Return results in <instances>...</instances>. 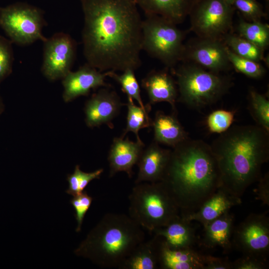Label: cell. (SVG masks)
<instances>
[{
  "instance_id": "cell-1",
  "label": "cell",
  "mask_w": 269,
  "mask_h": 269,
  "mask_svg": "<svg viewBox=\"0 0 269 269\" xmlns=\"http://www.w3.org/2000/svg\"><path fill=\"white\" fill-rule=\"evenodd\" d=\"M87 63L101 72L135 70L141 64L142 21L134 0H80Z\"/></svg>"
},
{
  "instance_id": "cell-2",
  "label": "cell",
  "mask_w": 269,
  "mask_h": 269,
  "mask_svg": "<svg viewBox=\"0 0 269 269\" xmlns=\"http://www.w3.org/2000/svg\"><path fill=\"white\" fill-rule=\"evenodd\" d=\"M161 182L181 215L197 211L222 185L211 145L188 138L172 148Z\"/></svg>"
},
{
  "instance_id": "cell-3",
  "label": "cell",
  "mask_w": 269,
  "mask_h": 269,
  "mask_svg": "<svg viewBox=\"0 0 269 269\" xmlns=\"http://www.w3.org/2000/svg\"><path fill=\"white\" fill-rule=\"evenodd\" d=\"M222 178V187L241 198L261 177L269 159V132L257 125L234 126L210 145Z\"/></svg>"
},
{
  "instance_id": "cell-4",
  "label": "cell",
  "mask_w": 269,
  "mask_h": 269,
  "mask_svg": "<svg viewBox=\"0 0 269 269\" xmlns=\"http://www.w3.org/2000/svg\"><path fill=\"white\" fill-rule=\"evenodd\" d=\"M145 239L142 228L129 216L108 213L74 251L102 268H118Z\"/></svg>"
},
{
  "instance_id": "cell-5",
  "label": "cell",
  "mask_w": 269,
  "mask_h": 269,
  "mask_svg": "<svg viewBox=\"0 0 269 269\" xmlns=\"http://www.w3.org/2000/svg\"><path fill=\"white\" fill-rule=\"evenodd\" d=\"M171 70L176 77L177 102L193 109L216 103L232 86L230 77L208 71L195 64L182 62Z\"/></svg>"
},
{
  "instance_id": "cell-6",
  "label": "cell",
  "mask_w": 269,
  "mask_h": 269,
  "mask_svg": "<svg viewBox=\"0 0 269 269\" xmlns=\"http://www.w3.org/2000/svg\"><path fill=\"white\" fill-rule=\"evenodd\" d=\"M129 200V216L150 232L180 215L177 205L161 181L135 184Z\"/></svg>"
},
{
  "instance_id": "cell-7",
  "label": "cell",
  "mask_w": 269,
  "mask_h": 269,
  "mask_svg": "<svg viewBox=\"0 0 269 269\" xmlns=\"http://www.w3.org/2000/svg\"><path fill=\"white\" fill-rule=\"evenodd\" d=\"M160 15H146L142 21L141 49L172 69L182 61L187 30Z\"/></svg>"
},
{
  "instance_id": "cell-8",
  "label": "cell",
  "mask_w": 269,
  "mask_h": 269,
  "mask_svg": "<svg viewBox=\"0 0 269 269\" xmlns=\"http://www.w3.org/2000/svg\"><path fill=\"white\" fill-rule=\"evenodd\" d=\"M45 25L42 11L33 6L18 2L0 7V27L17 45L43 42L46 38L42 31Z\"/></svg>"
},
{
  "instance_id": "cell-9",
  "label": "cell",
  "mask_w": 269,
  "mask_h": 269,
  "mask_svg": "<svg viewBox=\"0 0 269 269\" xmlns=\"http://www.w3.org/2000/svg\"><path fill=\"white\" fill-rule=\"evenodd\" d=\"M235 8L225 0H198L188 16L198 37L223 39L231 32Z\"/></svg>"
},
{
  "instance_id": "cell-10",
  "label": "cell",
  "mask_w": 269,
  "mask_h": 269,
  "mask_svg": "<svg viewBox=\"0 0 269 269\" xmlns=\"http://www.w3.org/2000/svg\"><path fill=\"white\" fill-rule=\"evenodd\" d=\"M232 245L242 252L267 260L269 251V218L265 214L252 213L236 228Z\"/></svg>"
},
{
  "instance_id": "cell-11",
  "label": "cell",
  "mask_w": 269,
  "mask_h": 269,
  "mask_svg": "<svg viewBox=\"0 0 269 269\" xmlns=\"http://www.w3.org/2000/svg\"><path fill=\"white\" fill-rule=\"evenodd\" d=\"M42 71L50 80L63 79L71 71L76 54L77 44L71 36L58 32L43 41Z\"/></svg>"
},
{
  "instance_id": "cell-12",
  "label": "cell",
  "mask_w": 269,
  "mask_h": 269,
  "mask_svg": "<svg viewBox=\"0 0 269 269\" xmlns=\"http://www.w3.org/2000/svg\"><path fill=\"white\" fill-rule=\"evenodd\" d=\"M227 49L223 39L197 36L185 44L181 62L192 63L208 71L221 73L232 67Z\"/></svg>"
},
{
  "instance_id": "cell-13",
  "label": "cell",
  "mask_w": 269,
  "mask_h": 269,
  "mask_svg": "<svg viewBox=\"0 0 269 269\" xmlns=\"http://www.w3.org/2000/svg\"><path fill=\"white\" fill-rule=\"evenodd\" d=\"M109 87L100 89L94 94L85 104V114L86 125L90 128L103 124L112 129V120L119 114L123 104L115 91Z\"/></svg>"
},
{
  "instance_id": "cell-14",
  "label": "cell",
  "mask_w": 269,
  "mask_h": 269,
  "mask_svg": "<svg viewBox=\"0 0 269 269\" xmlns=\"http://www.w3.org/2000/svg\"><path fill=\"white\" fill-rule=\"evenodd\" d=\"M107 73H102L88 63L75 72L70 71L63 78V98L68 102L81 96H87L91 90L100 87H110L105 82Z\"/></svg>"
},
{
  "instance_id": "cell-15",
  "label": "cell",
  "mask_w": 269,
  "mask_h": 269,
  "mask_svg": "<svg viewBox=\"0 0 269 269\" xmlns=\"http://www.w3.org/2000/svg\"><path fill=\"white\" fill-rule=\"evenodd\" d=\"M144 148L142 141L134 142L128 137H114L108 156L110 177L119 172H125L132 178L133 168L137 164Z\"/></svg>"
},
{
  "instance_id": "cell-16",
  "label": "cell",
  "mask_w": 269,
  "mask_h": 269,
  "mask_svg": "<svg viewBox=\"0 0 269 269\" xmlns=\"http://www.w3.org/2000/svg\"><path fill=\"white\" fill-rule=\"evenodd\" d=\"M171 149L161 147L153 140L144 148L137 163L135 184L161 181L168 163Z\"/></svg>"
},
{
  "instance_id": "cell-17",
  "label": "cell",
  "mask_w": 269,
  "mask_h": 269,
  "mask_svg": "<svg viewBox=\"0 0 269 269\" xmlns=\"http://www.w3.org/2000/svg\"><path fill=\"white\" fill-rule=\"evenodd\" d=\"M168 69L165 67L163 70H151L141 80V85L147 94L148 104L151 105L166 102L171 105L173 112L177 113V86Z\"/></svg>"
},
{
  "instance_id": "cell-18",
  "label": "cell",
  "mask_w": 269,
  "mask_h": 269,
  "mask_svg": "<svg viewBox=\"0 0 269 269\" xmlns=\"http://www.w3.org/2000/svg\"><path fill=\"white\" fill-rule=\"evenodd\" d=\"M241 202V198L232 195L220 187L197 211L182 216L190 221L199 222L204 226L229 211L232 207L240 204Z\"/></svg>"
},
{
  "instance_id": "cell-19",
  "label": "cell",
  "mask_w": 269,
  "mask_h": 269,
  "mask_svg": "<svg viewBox=\"0 0 269 269\" xmlns=\"http://www.w3.org/2000/svg\"><path fill=\"white\" fill-rule=\"evenodd\" d=\"M145 15L162 16L176 24L183 22L198 0H134Z\"/></svg>"
},
{
  "instance_id": "cell-20",
  "label": "cell",
  "mask_w": 269,
  "mask_h": 269,
  "mask_svg": "<svg viewBox=\"0 0 269 269\" xmlns=\"http://www.w3.org/2000/svg\"><path fill=\"white\" fill-rule=\"evenodd\" d=\"M190 221L179 215L165 226L152 233L160 237L171 249L192 248L196 242L195 231Z\"/></svg>"
},
{
  "instance_id": "cell-21",
  "label": "cell",
  "mask_w": 269,
  "mask_h": 269,
  "mask_svg": "<svg viewBox=\"0 0 269 269\" xmlns=\"http://www.w3.org/2000/svg\"><path fill=\"white\" fill-rule=\"evenodd\" d=\"M234 221V217L229 211L204 225L202 245L208 249L218 247L226 252L229 251L233 246Z\"/></svg>"
},
{
  "instance_id": "cell-22",
  "label": "cell",
  "mask_w": 269,
  "mask_h": 269,
  "mask_svg": "<svg viewBox=\"0 0 269 269\" xmlns=\"http://www.w3.org/2000/svg\"><path fill=\"white\" fill-rule=\"evenodd\" d=\"M176 115L175 112L166 115L161 111L155 113L151 125L154 141L173 148L189 138Z\"/></svg>"
},
{
  "instance_id": "cell-23",
  "label": "cell",
  "mask_w": 269,
  "mask_h": 269,
  "mask_svg": "<svg viewBox=\"0 0 269 269\" xmlns=\"http://www.w3.org/2000/svg\"><path fill=\"white\" fill-rule=\"evenodd\" d=\"M203 255L193 248L171 249L161 238L158 261L161 269H203Z\"/></svg>"
},
{
  "instance_id": "cell-24",
  "label": "cell",
  "mask_w": 269,
  "mask_h": 269,
  "mask_svg": "<svg viewBox=\"0 0 269 269\" xmlns=\"http://www.w3.org/2000/svg\"><path fill=\"white\" fill-rule=\"evenodd\" d=\"M161 238L154 235L144 240L134 249L120 267V269H155L159 267Z\"/></svg>"
},
{
  "instance_id": "cell-25",
  "label": "cell",
  "mask_w": 269,
  "mask_h": 269,
  "mask_svg": "<svg viewBox=\"0 0 269 269\" xmlns=\"http://www.w3.org/2000/svg\"><path fill=\"white\" fill-rule=\"evenodd\" d=\"M238 35L263 50L269 45V26L260 21H248L241 19L237 26Z\"/></svg>"
},
{
  "instance_id": "cell-26",
  "label": "cell",
  "mask_w": 269,
  "mask_h": 269,
  "mask_svg": "<svg viewBox=\"0 0 269 269\" xmlns=\"http://www.w3.org/2000/svg\"><path fill=\"white\" fill-rule=\"evenodd\" d=\"M126 105L128 108L126 127L120 137L124 138L128 133L133 132L136 136V141L141 142L139 131L152 125V120L148 116L150 111L137 106L134 103V100L129 97H128Z\"/></svg>"
},
{
  "instance_id": "cell-27",
  "label": "cell",
  "mask_w": 269,
  "mask_h": 269,
  "mask_svg": "<svg viewBox=\"0 0 269 269\" xmlns=\"http://www.w3.org/2000/svg\"><path fill=\"white\" fill-rule=\"evenodd\" d=\"M223 40L229 49L241 57L259 62L265 60L264 50L238 34L230 32Z\"/></svg>"
},
{
  "instance_id": "cell-28",
  "label": "cell",
  "mask_w": 269,
  "mask_h": 269,
  "mask_svg": "<svg viewBox=\"0 0 269 269\" xmlns=\"http://www.w3.org/2000/svg\"><path fill=\"white\" fill-rule=\"evenodd\" d=\"M134 70L130 69L123 71L122 74H118L115 71H106L108 77L117 82L121 87L122 91L127 95L128 97L135 100L139 106L143 109L151 111V105L143 104L140 95V89L135 77Z\"/></svg>"
},
{
  "instance_id": "cell-29",
  "label": "cell",
  "mask_w": 269,
  "mask_h": 269,
  "mask_svg": "<svg viewBox=\"0 0 269 269\" xmlns=\"http://www.w3.org/2000/svg\"><path fill=\"white\" fill-rule=\"evenodd\" d=\"M249 110L257 125L269 132V100L268 96L250 89Z\"/></svg>"
},
{
  "instance_id": "cell-30",
  "label": "cell",
  "mask_w": 269,
  "mask_h": 269,
  "mask_svg": "<svg viewBox=\"0 0 269 269\" xmlns=\"http://www.w3.org/2000/svg\"><path fill=\"white\" fill-rule=\"evenodd\" d=\"M103 172L104 169L100 168L92 172H85L76 165L73 173L67 176L69 186L66 193L73 196L81 194L91 181L99 179Z\"/></svg>"
},
{
  "instance_id": "cell-31",
  "label": "cell",
  "mask_w": 269,
  "mask_h": 269,
  "mask_svg": "<svg viewBox=\"0 0 269 269\" xmlns=\"http://www.w3.org/2000/svg\"><path fill=\"white\" fill-rule=\"evenodd\" d=\"M227 52L232 66L238 72L254 79H260L265 75L266 70L260 62L241 57L228 47Z\"/></svg>"
},
{
  "instance_id": "cell-32",
  "label": "cell",
  "mask_w": 269,
  "mask_h": 269,
  "mask_svg": "<svg viewBox=\"0 0 269 269\" xmlns=\"http://www.w3.org/2000/svg\"><path fill=\"white\" fill-rule=\"evenodd\" d=\"M234 110L219 109L211 112L207 117L206 127L212 133L222 134L231 126L235 116Z\"/></svg>"
},
{
  "instance_id": "cell-33",
  "label": "cell",
  "mask_w": 269,
  "mask_h": 269,
  "mask_svg": "<svg viewBox=\"0 0 269 269\" xmlns=\"http://www.w3.org/2000/svg\"><path fill=\"white\" fill-rule=\"evenodd\" d=\"M232 5L248 21H260L267 15L262 4L256 0H233Z\"/></svg>"
},
{
  "instance_id": "cell-34",
  "label": "cell",
  "mask_w": 269,
  "mask_h": 269,
  "mask_svg": "<svg viewBox=\"0 0 269 269\" xmlns=\"http://www.w3.org/2000/svg\"><path fill=\"white\" fill-rule=\"evenodd\" d=\"M12 42L0 35V83L11 72L13 62Z\"/></svg>"
},
{
  "instance_id": "cell-35",
  "label": "cell",
  "mask_w": 269,
  "mask_h": 269,
  "mask_svg": "<svg viewBox=\"0 0 269 269\" xmlns=\"http://www.w3.org/2000/svg\"><path fill=\"white\" fill-rule=\"evenodd\" d=\"M93 200V198L89 195L86 191L73 196L70 200V203L75 211V217L77 222L76 232H80L84 217L89 209Z\"/></svg>"
},
{
  "instance_id": "cell-36",
  "label": "cell",
  "mask_w": 269,
  "mask_h": 269,
  "mask_svg": "<svg viewBox=\"0 0 269 269\" xmlns=\"http://www.w3.org/2000/svg\"><path fill=\"white\" fill-rule=\"evenodd\" d=\"M232 269H265L267 268V260L257 257L243 255L232 262Z\"/></svg>"
},
{
  "instance_id": "cell-37",
  "label": "cell",
  "mask_w": 269,
  "mask_h": 269,
  "mask_svg": "<svg viewBox=\"0 0 269 269\" xmlns=\"http://www.w3.org/2000/svg\"><path fill=\"white\" fill-rule=\"evenodd\" d=\"M203 269H232V262L227 258L203 255Z\"/></svg>"
},
{
  "instance_id": "cell-38",
  "label": "cell",
  "mask_w": 269,
  "mask_h": 269,
  "mask_svg": "<svg viewBox=\"0 0 269 269\" xmlns=\"http://www.w3.org/2000/svg\"><path fill=\"white\" fill-rule=\"evenodd\" d=\"M259 184L257 189V198L266 205H269V175L266 173L263 177L261 176L258 181Z\"/></svg>"
},
{
  "instance_id": "cell-39",
  "label": "cell",
  "mask_w": 269,
  "mask_h": 269,
  "mask_svg": "<svg viewBox=\"0 0 269 269\" xmlns=\"http://www.w3.org/2000/svg\"><path fill=\"white\" fill-rule=\"evenodd\" d=\"M227 2H228L229 3H230V4H232V3H233V0H225Z\"/></svg>"
},
{
  "instance_id": "cell-40",
  "label": "cell",
  "mask_w": 269,
  "mask_h": 269,
  "mask_svg": "<svg viewBox=\"0 0 269 269\" xmlns=\"http://www.w3.org/2000/svg\"><path fill=\"white\" fill-rule=\"evenodd\" d=\"M1 111H2V104H1V100L0 99V114L1 112Z\"/></svg>"
},
{
  "instance_id": "cell-41",
  "label": "cell",
  "mask_w": 269,
  "mask_h": 269,
  "mask_svg": "<svg viewBox=\"0 0 269 269\" xmlns=\"http://www.w3.org/2000/svg\"><path fill=\"white\" fill-rule=\"evenodd\" d=\"M266 0L267 1H268V2L269 1V0Z\"/></svg>"
}]
</instances>
